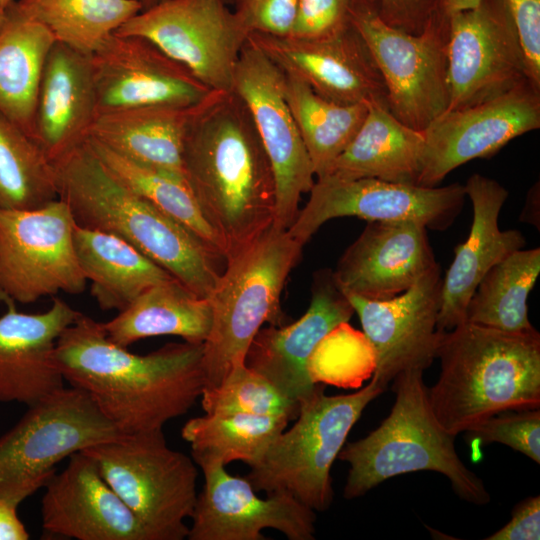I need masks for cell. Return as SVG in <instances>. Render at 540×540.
<instances>
[{
	"instance_id": "1",
	"label": "cell",
	"mask_w": 540,
	"mask_h": 540,
	"mask_svg": "<svg viewBox=\"0 0 540 540\" xmlns=\"http://www.w3.org/2000/svg\"><path fill=\"white\" fill-rule=\"evenodd\" d=\"M202 355L203 344L189 342L133 354L83 313L62 332L55 349L64 381L86 392L125 435L163 429L192 408L204 388Z\"/></svg>"
},
{
	"instance_id": "2",
	"label": "cell",
	"mask_w": 540,
	"mask_h": 540,
	"mask_svg": "<svg viewBox=\"0 0 540 540\" xmlns=\"http://www.w3.org/2000/svg\"><path fill=\"white\" fill-rule=\"evenodd\" d=\"M185 179L223 243L225 260L274 224L272 166L242 99L214 91L194 119L183 155Z\"/></svg>"
},
{
	"instance_id": "3",
	"label": "cell",
	"mask_w": 540,
	"mask_h": 540,
	"mask_svg": "<svg viewBox=\"0 0 540 540\" xmlns=\"http://www.w3.org/2000/svg\"><path fill=\"white\" fill-rule=\"evenodd\" d=\"M57 195L76 225L112 234L200 297L208 298L221 258L187 228L120 182L87 140L53 162Z\"/></svg>"
},
{
	"instance_id": "4",
	"label": "cell",
	"mask_w": 540,
	"mask_h": 540,
	"mask_svg": "<svg viewBox=\"0 0 540 540\" xmlns=\"http://www.w3.org/2000/svg\"><path fill=\"white\" fill-rule=\"evenodd\" d=\"M440 374L428 388L439 423L457 436L497 413L540 408V334L464 321L442 333Z\"/></svg>"
},
{
	"instance_id": "5",
	"label": "cell",
	"mask_w": 540,
	"mask_h": 540,
	"mask_svg": "<svg viewBox=\"0 0 540 540\" xmlns=\"http://www.w3.org/2000/svg\"><path fill=\"white\" fill-rule=\"evenodd\" d=\"M423 372L411 369L397 375L389 415L366 437L343 446L338 458L349 464L346 499L361 497L397 475L434 471L448 478L462 500L475 505L490 502L481 478L459 458L456 436L437 420Z\"/></svg>"
},
{
	"instance_id": "6",
	"label": "cell",
	"mask_w": 540,
	"mask_h": 540,
	"mask_svg": "<svg viewBox=\"0 0 540 540\" xmlns=\"http://www.w3.org/2000/svg\"><path fill=\"white\" fill-rule=\"evenodd\" d=\"M303 247L287 230L272 225L226 259L208 297L212 325L203 343V389L215 387L233 367L245 363L264 323L284 325L281 293Z\"/></svg>"
},
{
	"instance_id": "7",
	"label": "cell",
	"mask_w": 540,
	"mask_h": 540,
	"mask_svg": "<svg viewBox=\"0 0 540 540\" xmlns=\"http://www.w3.org/2000/svg\"><path fill=\"white\" fill-rule=\"evenodd\" d=\"M385 388L372 378L361 390L327 396L321 386L300 403L294 425L283 430L246 476L256 492L289 495L315 512L333 500L331 467L366 406Z\"/></svg>"
},
{
	"instance_id": "8",
	"label": "cell",
	"mask_w": 540,
	"mask_h": 540,
	"mask_svg": "<svg viewBox=\"0 0 540 540\" xmlns=\"http://www.w3.org/2000/svg\"><path fill=\"white\" fill-rule=\"evenodd\" d=\"M151 540H183L196 499L193 458L171 449L163 430L123 435L82 450Z\"/></svg>"
},
{
	"instance_id": "9",
	"label": "cell",
	"mask_w": 540,
	"mask_h": 540,
	"mask_svg": "<svg viewBox=\"0 0 540 540\" xmlns=\"http://www.w3.org/2000/svg\"><path fill=\"white\" fill-rule=\"evenodd\" d=\"M123 435L86 392L62 387L28 406L0 437V499L19 506L46 485L60 461Z\"/></svg>"
},
{
	"instance_id": "10",
	"label": "cell",
	"mask_w": 540,
	"mask_h": 540,
	"mask_svg": "<svg viewBox=\"0 0 540 540\" xmlns=\"http://www.w3.org/2000/svg\"><path fill=\"white\" fill-rule=\"evenodd\" d=\"M351 24L382 75L390 113L423 131L448 108L449 16L438 9L414 35L384 22L377 0H353Z\"/></svg>"
},
{
	"instance_id": "11",
	"label": "cell",
	"mask_w": 540,
	"mask_h": 540,
	"mask_svg": "<svg viewBox=\"0 0 540 540\" xmlns=\"http://www.w3.org/2000/svg\"><path fill=\"white\" fill-rule=\"evenodd\" d=\"M74 226L69 207L59 198L34 209H0L1 302L26 305L86 289L74 249Z\"/></svg>"
},
{
	"instance_id": "12",
	"label": "cell",
	"mask_w": 540,
	"mask_h": 540,
	"mask_svg": "<svg viewBox=\"0 0 540 540\" xmlns=\"http://www.w3.org/2000/svg\"><path fill=\"white\" fill-rule=\"evenodd\" d=\"M116 33L144 37L213 91L232 92L249 36L225 0H162Z\"/></svg>"
},
{
	"instance_id": "13",
	"label": "cell",
	"mask_w": 540,
	"mask_h": 540,
	"mask_svg": "<svg viewBox=\"0 0 540 540\" xmlns=\"http://www.w3.org/2000/svg\"><path fill=\"white\" fill-rule=\"evenodd\" d=\"M310 197L288 233L305 245L331 219L354 216L368 221H414L433 230H445L460 213L467 198L464 185L425 187L375 178L317 179Z\"/></svg>"
},
{
	"instance_id": "14",
	"label": "cell",
	"mask_w": 540,
	"mask_h": 540,
	"mask_svg": "<svg viewBox=\"0 0 540 540\" xmlns=\"http://www.w3.org/2000/svg\"><path fill=\"white\" fill-rule=\"evenodd\" d=\"M233 92L245 103L272 166L276 185L273 225L287 230L315 175L285 97V73L247 40L236 67Z\"/></svg>"
},
{
	"instance_id": "15",
	"label": "cell",
	"mask_w": 540,
	"mask_h": 540,
	"mask_svg": "<svg viewBox=\"0 0 540 540\" xmlns=\"http://www.w3.org/2000/svg\"><path fill=\"white\" fill-rule=\"evenodd\" d=\"M525 81L523 53L502 0H480L449 16L447 110L479 104Z\"/></svg>"
},
{
	"instance_id": "16",
	"label": "cell",
	"mask_w": 540,
	"mask_h": 540,
	"mask_svg": "<svg viewBox=\"0 0 540 540\" xmlns=\"http://www.w3.org/2000/svg\"><path fill=\"white\" fill-rule=\"evenodd\" d=\"M540 127V88L525 81L479 104L446 110L422 132L419 186L435 187L452 170L489 158L514 138Z\"/></svg>"
},
{
	"instance_id": "17",
	"label": "cell",
	"mask_w": 540,
	"mask_h": 540,
	"mask_svg": "<svg viewBox=\"0 0 540 540\" xmlns=\"http://www.w3.org/2000/svg\"><path fill=\"white\" fill-rule=\"evenodd\" d=\"M90 63L98 115L143 106H191L212 92L150 40L114 32Z\"/></svg>"
},
{
	"instance_id": "18",
	"label": "cell",
	"mask_w": 540,
	"mask_h": 540,
	"mask_svg": "<svg viewBox=\"0 0 540 540\" xmlns=\"http://www.w3.org/2000/svg\"><path fill=\"white\" fill-rule=\"evenodd\" d=\"M442 277L439 264L405 292L370 300L343 293L357 313L374 356V375L386 389L400 373L427 369L443 332L437 330Z\"/></svg>"
},
{
	"instance_id": "19",
	"label": "cell",
	"mask_w": 540,
	"mask_h": 540,
	"mask_svg": "<svg viewBox=\"0 0 540 540\" xmlns=\"http://www.w3.org/2000/svg\"><path fill=\"white\" fill-rule=\"evenodd\" d=\"M204 485L191 514L189 540H265L275 529L289 540L315 538V511L286 494H256L248 479L220 464L199 466Z\"/></svg>"
},
{
	"instance_id": "20",
	"label": "cell",
	"mask_w": 540,
	"mask_h": 540,
	"mask_svg": "<svg viewBox=\"0 0 540 540\" xmlns=\"http://www.w3.org/2000/svg\"><path fill=\"white\" fill-rule=\"evenodd\" d=\"M354 313L333 271L319 270L313 276L311 300L304 315L290 325L261 328L251 342L245 364L300 405L322 386L316 384L311 372L316 349Z\"/></svg>"
},
{
	"instance_id": "21",
	"label": "cell",
	"mask_w": 540,
	"mask_h": 540,
	"mask_svg": "<svg viewBox=\"0 0 540 540\" xmlns=\"http://www.w3.org/2000/svg\"><path fill=\"white\" fill-rule=\"evenodd\" d=\"M247 40L285 74L300 79L328 100L342 104L377 102L388 108L382 75L352 25L323 39L250 33Z\"/></svg>"
},
{
	"instance_id": "22",
	"label": "cell",
	"mask_w": 540,
	"mask_h": 540,
	"mask_svg": "<svg viewBox=\"0 0 540 540\" xmlns=\"http://www.w3.org/2000/svg\"><path fill=\"white\" fill-rule=\"evenodd\" d=\"M427 229L414 221H368L333 271L337 285L370 300L405 292L438 265Z\"/></svg>"
},
{
	"instance_id": "23",
	"label": "cell",
	"mask_w": 540,
	"mask_h": 540,
	"mask_svg": "<svg viewBox=\"0 0 540 540\" xmlns=\"http://www.w3.org/2000/svg\"><path fill=\"white\" fill-rule=\"evenodd\" d=\"M46 483L42 498L43 529L78 540H151L134 513L83 451Z\"/></svg>"
},
{
	"instance_id": "24",
	"label": "cell",
	"mask_w": 540,
	"mask_h": 540,
	"mask_svg": "<svg viewBox=\"0 0 540 540\" xmlns=\"http://www.w3.org/2000/svg\"><path fill=\"white\" fill-rule=\"evenodd\" d=\"M0 316V404L31 406L64 387L55 359L62 332L81 312L60 298L42 313H23L5 303Z\"/></svg>"
},
{
	"instance_id": "25",
	"label": "cell",
	"mask_w": 540,
	"mask_h": 540,
	"mask_svg": "<svg viewBox=\"0 0 540 540\" xmlns=\"http://www.w3.org/2000/svg\"><path fill=\"white\" fill-rule=\"evenodd\" d=\"M473 208L467 239L455 248L454 259L442 278L437 330L450 331L465 321L477 285L498 262L525 246L516 229L501 230L498 219L508 191L496 180L473 174L464 184Z\"/></svg>"
},
{
	"instance_id": "26",
	"label": "cell",
	"mask_w": 540,
	"mask_h": 540,
	"mask_svg": "<svg viewBox=\"0 0 540 540\" xmlns=\"http://www.w3.org/2000/svg\"><path fill=\"white\" fill-rule=\"evenodd\" d=\"M97 116L90 55L55 42L39 86L32 139L53 163L88 139Z\"/></svg>"
},
{
	"instance_id": "27",
	"label": "cell",
	"mask_w": 540,
	"mask_h": 540,
	"mask_svg": "<svg viewBox=\"0 0 540 540\" xmlns=\"http://www.w3.org/2000/svg\"><path fill=\"white\" fill-rule=\"evenodd\" d=\"M211 94L191 106H143L100 114L88 138L137 163L185 177L186 138Z\"/></svg>"
},
{
	"instance_id": "28",
	"label": "cell",
	"mask_w": 540,
	"mask_h": 540,
	"mask_svg": "<svg viewBox=\"0 0 540 540\" xmlns=\"http://www.w3.org/2000/svg\"><path fill=\"white\" fill-rule=\"evenodd\" d=\"M423 151L422 131L400 122L384 105L371 102L361 127L329 175L418 185Z\"/></svg>"
},
{
	"instance_id": "29",
	"label": "cell",
	"mask_w": 540,
	"mask_h": 540,
	"mask_svg": "<svg viewBox=\"0 0 540 540\" xmlns=\"http://www.w3.org/2000/svg\"><path fill=\"white\" fill-rule=\"evenodd\" d=\"M73 241L91 296L103 311L120 312L150 287L173 277L112 234L75 224Z\"/></svg>"
},
{
	"instance_id": "30",
	"label": "cell",
	"mask_w": 540,
	"mask_h": 540,
	"mask_svg": "<svg viewBox=\"0 0 540 540\" xmlns=\"http://www.w3.org/2000/svg\"><path fill=\"white\" fill-rule=\"evenodd\" d=\"M102 325L112 342L126 348L141 339L166 335L203 344L210 333L212 308L209 298L172 277L147 289Z\"/></svg>"
},
{
	"instance_id": "31",
	"label": "cell",
	"mask_w": 540,
	"mask_h": 540,
	"mask_svg": "<svg viewBox=\"0 0 540 540\" xmlns=\"http://www.w3.org/2000/svg\"><path fill=\"white\" fill-rule=\"evenodd\" d=\"M8 11L0 34V113L32 138L39 86L56 41L41 24Z\"/></svg>"
},
{
	"instance_id": "32",
	"label": "cell",
	"mask_w": 540,
	"mask_h": 540,
	"mask_svg": "<svg viewBox=\"0 0 540 540\" xmlns=\"http://www.w3.org/2000/svg\"><path fill=\"white\" fill-rule=\"evenodd\" d=\"M285 97L317 179L330 174L336 159L361 127L368 103L342 104L317 94L300 79L285 74Z\"/></svg>"
},
{
	"instance_id": "33",
	"label": "cell",
	"mask_w": 540,
	"mask_h": 540,
	"mask_svg": "<svg viewBox=\"0 0 540 540\" xmlns=\"http://www.w3.org/2000/svg\"><path fill=\"white\" fill-rule=\"evenodd\" d=\"M540 273V248L519 249L495 264L477 285L465 321L511 333L536 331L528 296Z\"/></svg>"
},
{
	"instance_id": "34",
	"label": "cell",
	"mask_w": 540,
	"mask_h": 540,
	"mask_svg": "<svg viewBox=\"0 0 540 540\" xmlns=\"http://www.w3.org/2000/svg\"><path fill=\"white\" fill-rule=\"evenodd\" d=\"M8 9L41 24L56 42L90 55L142 6L138 0H17Z\"/></svg>"
},
{
	"instance_id": "35",
	"label": "cell",
	"mask_w": 540,
	"mask_h": 540,
	"mask_svg": "<svg viewBox=\"0 0 540 540\" xmlns=\"http://www.w3.org/2000/svg\"><path fill=\"white\" fill-rule=\"evenodd\" d=\"M290 420L284 416L204 414L189 419L181 429L196 465L242 461L257 464Z\"/></svg>"
},
{
	"instance_id": "36",
	"label": "cell",
	"mask_w": 540,
	"mask_h": 540,
	"mask_svg": "<svg viewBox=\"0 0 540 540\" xmlns=\"http://www.w3.org/2000/svg\"><path fill=\"white\" fill-rule=\"evenodd\" d=\"M87 142L120 182L187 228L225 259L223 243L204 218L184 176L137 163L93 139L88 138Z\"/></svg>"
},
{
	"instance_id": "37",
	"label": "cell",
	"mask_w": 540,
	"mask_h": 540,
	"mask_svg": "<svg viewBox=\"0 0 540 540\" xmlns=\"http://www.w3.org/2000/svg\"><path fill=\"white\" fill-rule=\"evenodd\" d=\"M56 199L53 163L25 131L0 113V209H34Z\"/></svg>"
},
{
	"instance_id": "38",
	"label": "cell",
	"mask_w": 540,
	"mask_h": 540,
	"mask_svg": "<svg viewBox=\"0 0 540 540\" xmlns=\"http://www.w3.org/2000/svg\"><path fill=\"white\" fill-rule=\"evenodd\" d=\"M200 398L205 414L284 416L290 421L300 406L245 363L233 367L215 387L203 389Z\"/></svg>"
},
{
	"instance_id": "39",
	"label": "cell",
	"mask_w": 540,
	"mask_h": 540,
	"mask_svg": "<svg viewBox=\"0 0 540 540\" xmlns=\"http://www.w3.org/2000/svg\"><path fill=\"white\" fill-rule=\"evenodd\" d=\"M463 433L471 448L501 443L540 464V408L503 411Z\"/></svg>"
},
{
	"instance_id": "40",
	"label": "cell",
	"mask_w": 540,
	"mask_h": 540,
	"mask_svg": "<svg viewBox=\"0 0 540 540\" xmlns=\"http://www.w3.org/2000/svg\"><path fill=\"white\" fill-rule=\"evenodd\" d=\"M353 0H298L289 36L323 39L339 34L351 24Z\"/></svg>"
},
{
	"instance_id": "41",
	"label": "cell",
	"mask_w": 540,
	"mask_h": 540,
	"mask_svg": "<svg viewBox=\"0 0 540 540\" xmlns=\"http://www.w3.org/2000/svg\"><path fill=\"white\" fill-rule=\"evenodd\" d=\"M230 3L249 34L289 36L298 0H230Z\"/></svg>"
},
{
	"instance_id": "42",
	"label": "cell",
	"mask_w": 540,
	"mask_h": 540,
	"mask_svg": "<svg viewBox=\"0 0 540 540\" xmlns=\"http://www.w3.org/2000/svg\"><path fill=\"white\" fill-rule=\"evenodd\" d=\"M514 24L528 79L540 88V0H502Z\"/></svg>"
},
{
	"instance_id": "43",
	"label": "cell",
	"mask_w": 540,
	"mask_h": 540,
	"mask_svg": "<svg viewBox=\"0 0 540 540\" xmlns=\"http://www.w3.org/2000/svg\"><path fill=\"white\" fill-rule=\"evenodd\" d=\"M379 15L388 25L409 34L421 33L439 9V0H377Z\"/></svg>"
},
{
	"instance_id": "44",
	"label": "cell",
	"mask_w": 540,
	"mask_h": 540,
	"mask_svg": "<svg viewBox=\"0 0 540 540\" xmlns=\"http://www.w3.org/2000/svg\"><path fill=\"white\" fill-rule=\"evenodd\" d=\"M487 540H539L540 496H531L518 503L510 521Z\"/></svg>"
},
{
	"instance_id": "45",
	"label": "cell",
	"mask_w": 540,
	"mask_h": 540,
	"mask_svg": "<svg viewBox=\"0 0 540 540\" xmlns=\"http://www.w3.org/2000/svg\"><path fill=\"white\" fill-rule=\"evenodd\" d=\"M18 506L0 499V540H27L30 535L17 514Z\"/></svg>"
},
{
	"instance_id": "46",
	"label": "cell",
	"mask_w": 540,
	"mask_h": 540,
	"mask_svg": "<svg viewBox=\"0 0 540 540\" xmlns=\"http://www.w3.org/2000/svg\"><path fill=\"white\" fill-rule=\"evenodd\" d=\"M480 0H439V9L450 16L454 13L472 9L478 5Z\"/></svg>"
},
{
	"instance_id": "47",
	"label": "cell",
	"mask_w": 540,
	"mask_h": 540,
	"mask_svg": "<svg viewBox=\"0 0 540 540\" xmlns=\"http://www.w3.org/2000/svg\"><path fill=\"white\" fill-rule=\"evenodd\" d=\"M9 20V11L0 0V34L3 32Z\"/></svg>"
},
{
	"instance_id": "48",
	"label": "cell",
	"mask_w": 540,
	"mask_h": 540,
	"mask_svg": "<svg viewBox=\"0 0 540 540\" xmlns=\"http://www.w3.org/2000/svg\"><path fill=\"white\" fill-rule=\"evenodd\" d=\"M142 6V10L144 9H147L159 2H161L162 0H138Z\"/></svg>"
},
{
	"instance_id": "49",
	"label": "cell",
	"mask_w": 540,
	"mask_h": 540,
	"mask_svg": "<svg viewBox=\"0 0 540 540\" xmlns=\"http://www.w3.org/2000/svg\"><path fill=\"white\" fill-rule=\"evenodd\" d=\"M14 0H1V2L4 4V6H6L7 8L11 5V3L13 2Z\"/></svg>"
},
{
	"instance_id": "50",
	"label": "cell",
	"mask_w": 540,
	"mask_h": 540,
	"mask_svg": "<svg viewBox=\"0 0 540 540\" xmlns=\"http://www.w3.org/2000/svg\"><path fill=\"white\" fill-rule=\"evenodd\" d=\"M228 4L230 3V0H225Z\"/></svg>"
}]
</instances>
